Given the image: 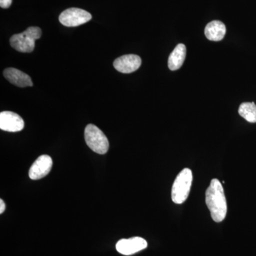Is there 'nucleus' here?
Wrapping results in <instances>:
<instances>
[{
  "mask_svg": "<svg viewBox=\"0 0 256 256\" xmlns=\"http://www.w3.org/2000/svg\"><path fill=\"white\" fill-rule=\"evenodd\" d=\"M60 22L68 28L80 26L90 21L92 15L86 10L79 8H69L60 14Z\"/></svg>",
  "mask_w": 256,
  "mask_h": 256,
  "instance_id": "nucleus-5",
  "label": "nucleus"
},
{
  "mask_svg": "<svg viewBox=\"0 0 256 256\" xmlns=\"http://www.w3.org/2000/svg\"><path fill=\"white\" fill-rule=\"evenodd\" d=\"M3 74L6 80H9L11 84H14L16 86L24 88L33 86V82L30 76L18 69L6 68L3 72Z\"/></svg>",
  "mask_w": 256,
  "mask_h": 256,
  "instance_id": "nucleus-10",
  "label": "nucleus"
},
{
  "mask_svg": "<svg viewBox=\"0 0 256 256\" xmlns=\"http://www.w3.org/2000/svg\"><path fill=\"white\" fill-rule=\"evenodd\" d=\"M206 203L212 220L223 222L227 214V203L223 186L220 180L213 178L206 192Z\"/></svg>",
  "mask_w": 256,
  "mask_h": 256,
  "instance_id": "nucleus-1",
  "label": "nucleus"
},
{
  "mask_svg": "<svg viewBox=\"0 0 256 256\" xmlns=\"http://www.w3.org/2000/svg\"><path fill=\"white\" fill-rule=\"evenodd\" d=\"M238 114L248 122H256V105L254 102H244L240 106Z\"/></svg>",
  "mask_w": 256,
  "mask_h": 256,
  "instance_id": "nucleus-13",
  "label": "nucleus"
},
{
  "mask_svg": "<svg viewBox=\"0 0 256 256\" xmlns=\"http://www.w3.org/2000/svg\"><path fill=\"white\" fill-rule=\"evenodd\" d=\"M41 28L30 26L22 33L13 35L10 38V44L15 50L22 53H30L35 47V42L42 36Z\"/></svg>",
  "mask_w": 256,
  "mask_h": 256,
  "instance_id": "nucleus-2",
  "label": "nucleus"
},
{
  "mask_svg": "<svg viewBox=\"0 0 256 256\" xmlns=\"http://www.w3.org/2000/svg\"><path fill=\"white\" fill-rule=\"evenodd\" d=\"M84 137L87 146L98 154H104L108 150V140L97 126L88 124L84 132Z\"/></svg>",
  "mask_w": 256,
  "mask_h": 256,
  "instance_id": "nucleus-4",
  "label": "nucleus"
},
{
  "mask_svg": "<svg viewBox=\"0 0 256 256\" xmlns=\"http://www.w3.org/2000/svg\"><path fill=\"white\" fill-rule=\"evenodd\" d=\"M53 161L50 156L44 154L38 156L32 165L28 172L31 180H38L46 176L50 172Z\"/></svg>",
  "mask_w": 256,
  "mask_h": 256,
  "instance_id": "nucleus-8",
  "label": "nucleus"
},
{
  "mask_svg": "<svg viewBox=\"0 0 256 256\" xmlns=\"http://www.w3.org/2000/svg\"><path fill=\"white\" fill-rule=\"evenodd\" d=\"M5 208H6V206H5L4 201L2 200H0V214H1L4 212Z\"/></svg>",
  "mask_w": 256,
  "mask_h": 256,
  "instance_id": "nucleus-15",
  "label": "nucleus"
},
{
  "mask_svg": "<svg viewBox=\"0 0 256 256\" xmlns=\"http://www.w3.org/2000/svg\"><path fill=\"white\" fill-rule=\"evenodd\" d=\"M12 2V0H0V6L2 8L6 9L11 6Z\"/></svg>",
  "mask_w": 256,
  "mask_h": 256,
  "instance_id": "nucleus-14",
  "label": "nucleus"
},
{
  "mask_svg": "<svg viewBox=\"0 0 256 256\" xmlns=\"http://www.w3.org/2000/svg\"><path fill=\"white\" fill-rule=\"evenodd\" d=\"M148 247V242L141 237L121 239L116 244V250L124 256H130Z\"/></svg>",
  "mask_w": 256,
  "mask_h": 256,
  "instance_id": "nucleus-6",
  "label": "nucleus"
},
{
  "mask_svg": "<svg viewBox=\"0 0 256 256\" xmlns=\"http://www.w3.org/2000/svg\"><path fill=\"white\" fill-rule=\"evenodd\" d=\"M186 48L184 44H180L175 47L174 50L170 54L168 60V66L171 70H178L182 66L186 58Z\"/></svg>",
  "mask_w": 256,
  "mask_h": 256,
  "instance_id": "nucleus-12",
  "label": "nucleus"
},
{
  "mask_svg": "<svg viewBox=\"0 0 256 256\" xmlns=\"http://www.w3.org/2000/svg\"><path fill=\"white\" fill-rule=\"evenodd\" d=\"M193 176L191 170L185 168L175 178L172 188V200L176 204H182L188 200L191 190Z\"/></svg>",
  "mask_w": 256,
  "mask_h": 256,
  "instance_id": "nucleus-3",
  "label": "nucleus"
},
{
  "mask_svg": "<svg viewBox=\"0 0 256 256\" xmlns=\"http://www.w3.org/2000/svg\"><path fill=\"white\" fill-rule=\"evenodd\" d=\"M204 33L206 38L210 41H222L226 33V28L222 22L215 20L206 25Z\"/></svg>",
  "mask_w": 256,
  "mask_h": 256,
  "instance_id": "nucleus-11",
  "label": "nucleus"
},
{
  "mask_svg": "<svg viewBox=\"0 0 256 256\" xmlns=\"http://www.w3.org/2000/svg\"><path fill=\"white\" fill-rule=\"evenodd\" d=\"M24 128L23 119L15 112L4 111L0 114V129L6 132H15Z\"/></svg>",
  "mask_w": 256,
  "mask_h": 256,
  "instance_id": "nucleus-7",
  "label": "nucleus"
},
{
  "mask_svg": "<svg viewBox=\"0 0 256 256\" xmlns=\"http://www.w3.org/2000/svg\"><path fill=\"white\" fill-rule=\"evenodd\" d=\"M142 60L138 55L128 54L116 58L114 62V68L122 74H130L140 67Z\"/></svg>",
  "mask_w": 256,
  "mask_h": 256,
  "instance_id": "nucleus-9",
  "label": "nucleus"
}]
</instances>
